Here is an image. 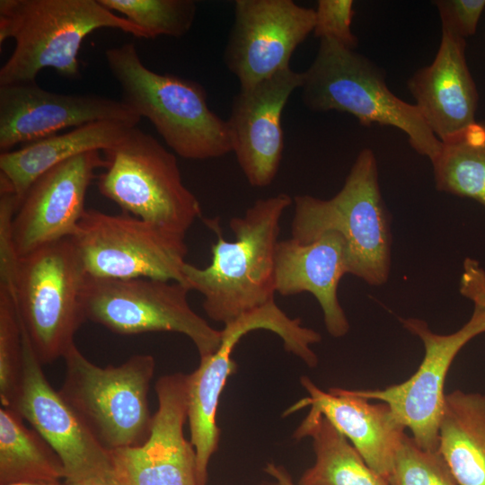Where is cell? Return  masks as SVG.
<instances>
[{"label":"cell","instance_id":"obj_1","mask_svg":"<svg viewBox=\"0 0 485 485\" xmlns=\"http://www.w3.org/2000/svg\"><path fill=\"white\" fill-rule=\"evenodd\" d=\"M293 199L279 193L254 202L230 220L235 240L224 239L219 221L205 219L216 234L211 261L201 269L186 263L184 285L203 295V309L225 324L274 300L280 219Z\"/></svg>","mask_w":485,"mask_h":485},{"label":"cell","instance_id":"obj_2","mask_svg":"<svg viewBox=\"0 0 485 485\" xmlns=\"http://www.w3.org/2000/svg\"><path fill=\"white\" fill-rule=\"evenodd\" d=\"M101 28L146 39L139 27L99 0H1L0 45L9 38L15 45L0 69V85L35 82L44 68L78 77L82 43Z\"/></svg>","mask_w":485,"mask_h":485},{"label":"cell","instance_id":"obj_3","mask_svg":"<svg viewBox=\"0 0 485 485\" xmlns=\"http://www.w3.org/2000/svg\"><path fill=\"white\" fill-rule=\"evenodd\" d=\"M108 67L120 86L122 101L146 118L179 156L206 160L233 152L229 127L209 107L197 82L146 67L134 43L105 51Z\"/></svg>","mask_w":485,"mask_h":485},{"label":"cell","instance_id":"obj_4","mask_svg":"<svg viewBox=\"0 0 485 485\" xmlns=\"http://www.w3.org/2000/svg\"><path fill=\"white\" fill-rule=\"evenodd\" d=\"M292 239L308 243L322 234H340L347 245L348 273L370 286H382L391 267L390 217L370 148L357 156L341 190L330 199L295 196Z\"/></svg>","mask_w":485,"mask_h":485},{"label":"cell","instance_id":"obj_5","mask_svg":"<svg viewBox=\"0 0 485 485\" xmlns=\"http://www.w3.org/2000/svg\"><path fill=\"white\" fill-rule=\"evenodd\" d=\"M302 75V100L309 110L346 112L365 127L396 128L420 155L433 162L439 154L442 142L415 104L394 95L386 85L384 72L355 49L321 39L313 63Z\"/></svg>","mask_w":485,"mask_h":485},{"label":"cell","instance_id":"obj_6","mask_svg":"<svg viewBox=\"0 0 485 485\" xmlns=\"http://www.w3.org/2000/svg\"><path fill=\"white\" fill-rule=\"evenodd\" d=\"M87 278L71 237L19 258L13 284L4 287L41 365L64 357L75 345V334L86 321Z\"/></svg>","mask_w":485,"mask_h":485},{"label":"cell","instance_id":"obj_7","mask_svg":"<svg viewBox=\"0 0 485 485\" xmlns=\"http://www.w3.org/2000/svg\"><path fill=\"white\" fill-rule=\"evenodd\" d=\"M63 358L66 375L58 392L101 445L109 451L142 445L153 420L148 391L154 358L135 355L119 366L101 367L75 344Z\"/></svg>","mask_w":485,"mask_h":485},{"label":"cell","instance_id":"obj_8","mask_svg":"<svg viewBox=\"0 0 485 485\" xmlns=\"http://www.w3.org/2000/svg\"><path fill=\"white\" fill-rule=\"evenodd\" d=\"M460 293L474 303L470 320L447 335L434 333L418 318L401 319L403 327L423 342L425 354L418 370L405 382L384 389L353 390L367 400L386 403L409 428L419 447L437 451L444 410L445 382L456 355L471 340L485 332V270L474 267L460 279Z\"/></svg>","mask_w":485,"mask_h":485},{"label":"cell","instance_id":"obj_9","mask_svg":"<svg viewBox=\"0 0 485 485\" xmlns=\"http://www.w3.org/2000/svg\"><path fill=\"white\" fill-rule=\"evenodd\" d=\"M102 153L107 167L98 176V190L124 213L182 234L201 216L176 156L151 135L134 127Z\"/></svg>","mask_w":485,"mask_h":485},{"label":"cell","instance_id":"obj_10","mask_svg":"<svg viewBox=\"0 0 485 485\" xmlns=\"http://www.w3.org/2000/svg\"><path fill=\"white\" fill-rule=\"evenodd\" d=\"M185 235L128 213L86 209L71 238L88 277L184 284Z\"/></svg>","mask_w":485,"mask_h":485},{"label":"cell","instance_id":"obj_11","mask_svg":"<svg viewBox=\"0 0 485 485\" xmlns=\"http://www.w3.org/2000/svg\"><path fill=\"white\" fill-rule=\"evenodd\" d=\"M190 291L186 285L176 281L88 277L84 293V314L86 320L122 335L181 333L204 357L218 348L221 331L212 328L192 310L188 302Z\"/></svg>","mask_w":485,"mask_h":485},{"label":"cell","instance_id":"obj_12","mask_svg":"<svg viewBox=\"0 0 485 485\" xmlns=\"http://www.w3.org/2000/svg\"><path fill=\"white\" fill-rule=\"evenodd\" d=\"M255 330L276 333L285 349L304 363L314 359L311 345L322 340L317 331L304 327L299 318L287 316L274 300L224 325L218 348L200 357L198 368L188 374V420L198 485H206L208 462L218 447L220 429L216 416L219 399L228 376L237 366L231 358L232 352L243 336Z\"/></svg>","mask_w":485,"mask_h":485},{"label":"cell","instance_id":"obj_13","mask_svg":"<svg viewBox=\"0 0 485 485\" xmlns=\"http://www.w3.org/2000/svg\"><path fill=\"white\" fill-rule=\"evenodd\" d=\"M234 11L224 61L240 87L289 67L294 51L314 28L315 10L293 0H236Z\"/></svg>","mask_w":485,"mask_h":485},{"label":"cell","instance_id":"obj_14","mask_svg":"<svg viewBox=\"0 0 485 485\" xmlns=\"http://www.w3.org/2000/svg\"><path fill=\"white\" fill-rule=\"evenodd\" d=\"M21 327L22 378L11 409L27 420L58 455L66 481L114 474L110 451L101 445L49 384L22 322Z\"/></svg>","mask_w":485,"mask_h":485},{"label":"cell","instance_id":"obj_15","mask_svg":"<svg viewBox=\"0 0 485 485\" xmlns=\"http://www.w3.org/2000/svg\"><path fill=\"white\" fill-rule=\"evenodd\" d=\"M188 375L158 379V410L139 445L110 451L119 485H198L196 451L183 434L188 419Z\"/></svg>","mask_w":485,"mask_h":485},{"label":"cell","instance_id":"obj_16","mask_svg":"<svg viewBox=\"0 0 485 485\" xmlns=\"http://www.w3.org/2000/svg\"><path fill=\"white\" fill-rule=\"evenodd\" d=\"M106 167L101 152L90 151L51 167L32 182L13 220L19 257L75 234L95 171Z\"/></svg>","mask_w":485,"mask_h":485},{"label":"cell","instance_id":"obj_17","mask_svg":"<svg viewBox=\"0 0 485 485\" xmlns=\"http://www.w3.org/2000/svg\"><path fill=\"white\" fill-rule=\"evenodd\" d=\"M114 120L136 127L141 118L122 101L97 95L61 94L35 82L0 85V150L11 151L67 128Z\"/></svg>","mask_w":485,"mask_h":485},{"label":"cell","instance_id":"obj_18","mask_svg":"<svg viewBox=\"0 0 485 485\" xmlns=\"http://www.w3.org/2000/svg\"><path fill=\"white\" fill-rule=\"evenodd\" d=\"M302 73L287 67L255 84L240 87L226 120L237 162L250 185L266 187L275 179L284 149L283 110Z\"/></svg>","mask_w":485,"mask_h":485},{"label":"cell","instance_id":"obj_19","mask_svg":"<svg viewBox=\"0 0 485 485\" xmlns=\"http://www.w3.org/2000/svg\"><path fill=\"white\" fill-rule=\"evenodd\" d=\"M309 396L297 401L286 414L310 406L309 415L326 418L362 456L366 464L387 480L406 428L384 402L371 403L353 390L330 388L324 392L309 377L302 376Z\"/></svg>","mask_w":485,"mask_h":485},{"label":"cell","instance_id":"obj_20","mask_svg":"<svg viewBox=\"0 0 485 485\" xmlns=\"http://www.w3.org/2000/svg\"><path fill=\"white\" fill-rule=\"evenodd\" d=\"M465 48L466 40L442 31L433 62L407 83L415 106L441 142L476 121L479 95Z\"/></svg>","mask_w":485,"mask_h":485},{"label":"cell","instance_id":"obj_21","mask_svg":"<svg viewBox=\"0 0 485 485\" xmlns=\"http://www.w3.org/2000/svg\"><path fill=\"white\" fill-rule=\"evenodd\" d=\"M347 273V245L337 232H326L308 243L292 238L278 242L276 292L281 295L311 293L322 310L327 331L335 338L345 336L349 330L338 298L340 280Z\"/></svg>","mask_w":485,"mask_h":485},{"label":"cell","instance_id":"obj_22","mask_svg":"<svg viewBox=\"0 0 485 485\" xmlns=\"http://www.w3.org/2000/svg\"><path fill=\"white\" fill-rule=\"evenodd\" d=\"M132 128L119 121H96L1 153L0 177L11 186L19 206L32 182L46 171L86 152H103Z\"/></svg>","mask_w":485,"mask_h":485},{"label":"cell","instance_id":"obj_23","mask_svg":"<svg viewBox=\"0 0 485 485\" xmlns=\"http://www.w3.org/2000/svg\"><path fill=\"white\" fill-rule=\"evenodd\" d=\"M438 452L458 485H485V394H445Z\"/></svg>","mask_w":485,"mask_h":485},{"label":"cell","instance_id":"obj_24","mask_svg":"<svg viewBox=\"0 0 485 485\" xmlns=\"http://www.w3.org/2000/svg\"><path fill=\"white\" fill-rule=\"evenodd\" d=\"M304 436L313 440L315 462L298 485H390L323 416H306L294 434L298 440Z\"/></svg>","mask_w":485,"mask_h":485},{"label":"cell","instance_id":"obj_25","mask_svg":"<svg viewBox=\"0 0 485 485\" xmlns=\"http://www.w3.org/2000/svg\"><path fill=\"white\" fill-rule=\"evenodd\" d=\"M62 462L35 430L23 424L13 409H0V485L19 482L60 481Z\"/></svg>","mask_w":485,"mask_h":485},{"label":"cell","instance_id":"obj_26","mask_svg":"<svg viewBox=\"0 0 485 485\" xmlns=\"http://www.w3.org/2000/svg\"><path fill=\"white\" fill-rule=\"evenodd\" d=\"M431 163L437 190L485 207V121H475L442 141Z\"/></svg>","mask_w":485,"mask_h":485},{"label":"cell","instance_id":"obj_27","mask_svg":"<svg viewBox=\"0 0 485 485\" xmlns=\"http://www.w3.org/2000/svg\"><path fill=\"white\" fill-rule=\"evenodd\" d=\"M139 27L146 39L181 37L191 28L197 5L192 0H99Z\"/></svg>","mask_w":485,"mask_h":485},{"label":"cell","instance_id":"obj_28","mask_svg":"<svg viewBox=\"0 0 485 485\" xmlns=\"http://www.w3.org/2000/svg\"><path fill=\"white\" fill-rule=\"evenodd\" d=\"M23 369L22 334L10 290L0 286V400L11 408L20 389Z\"/></svg>","mask_w":485,"mask_h":485},{"label":"cell","instance_id":"obj_29","mask_svg":"<svg viewBox=\"0 0 485 485\" xmlns=\"http://www.w3.org/2000/svg\"><path fill=\"white\" fill-rule=\"evenodd\" d=\"M387 481L390 485H458L438 450H424L406 434Z\"/></svg>","mask_w":485,"mask_h":485},{"label":"cell","instance_id":"obj_30","mask_svg":"<svg viewBox=\"0 0 485 485\" xmlns=\"http://www.w3.org/2000/svg\"><path fill=\"white\" fill-rule=\"evenodd\" d=\"M315 10L313 34L355 49L357 39L351 30L354 15L352 0H319Z\"/></svg>","mask_w":485,"mask_h":485},{"label":"cell","instance_id":"obj_31","mask_svg":"<svg viewBox=\"0 0 485 485\" xmlns=\"http://www.w3.org/2000/svg\"><path fill=\"white\" fill-rule=\"evenodd\" d=\"M442 31L466 40L476 32L485 0H436Z\"/></svg>","mask_w":485,"mask_h":485},{"label":"cell","instance_id":"obj_32","mask_svg":"<svg viewBox=\"0 0 485 485\" xmlns=\"http://www.w3.org/2000/svg\"><path fill=\"white\" fill-rule=\"evenodd\" d=\"M264 471L274 478L277 485H295L291 475L283 466L269 463L266 465Z\"/></svg>","mask_w":485,"mask_h":485},{"label":"cell","instance_id":"obj_33","mask_svg":"<svg viewBox=\"0 0 485 485\" xmlns=\"http://www.w3.org/2000/svg\"><path fill=\"white\" fill-rule=\"evenodd\" d=\"M64 485H119L115 474L89 477L74 481H66Z\"/></svg>","mask_w":485,"mask_h":485},{"label":"cell","instance_id":"obj_34","mask_svg":"<svg viewBox=\"0 0 485 485\" xmlns=\"http://www.w3.org/2000/svg\"><path fill=\"white\" fill-rule=\"evenodd\" d=\"M8 485H64V482L61 483L60 481H34V482H19V483H13Z\"/></svg>","mask_w":485,"mask_h":485}]
</instances>
